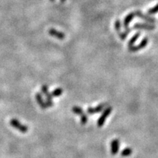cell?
Masks as SVG:
<instances>
[{"label": "cell", "instance_id": "cell-1", "mask_svg": "<svg viewBox=\"0 0 158 158\" xmlns=\"http://www.w3.org/2000/svg\"><path fill=\"white\" fill-rule=\"evenodd\" d=\"M10 125H11L12 127L15 128L17 130L20 131L21 132H23V133H25L28 131V127L26 125H23L21 122L19 120L16 119H13L10 121Z\"/></svg>", "mask_w": 158, "mask_h": 158}, {"label": "cell", "instance_id": "cell-18", "mask_svg": "<svg viewBox=\"0 0 158 158\" xmlns=\"http://www.w3.org/2000/svg\"><path fill=\"white\" fill-rule=\"evenodd\" d=\"M115 29H116V31L118 32V34L120 33V28H121V23H120V21L119 19L115 21Z\"/></svg>", "mask_w": 158, "mask_h": 158}, {"label": "cell", "instance_id": "cell-9", "mask_svg": "<svg viewBox=\"0 0 158 158\" xmlns=\"http://www.w3.org/2000/svg\"><path fill=\"white\" fill-rule=\"evenodd\" d=\"M135 12H132V13H129V14L128 15V16H126V17L125 18V19H124V27L125 28V29H128V26H129L130 23L131 21H132V19L135 18Z\"/></svg>", "mask_w": 158, "mask_h": 158}, {"label": "cell", "instance_id": "cell-10", "mask_svg": "<svg viewBox=\"0 0 158 158\" xmlns=\"http://www.w3.org/2000/svg\"><path fill=\"white\" fill-rule=\"evenodd\" d=\"M35 98H36L37 103H38V105H39L40 107L41 108H43V109L48 108V107H47V106H46V103H45V102L43 100V96L40 93V92L37 93L36 95H35Z\"/></svg>", "mask_w": 158, "mask_h": 158}, {"label": "cell", "instance_id": "cell-19", "mask_svg": "<svg viewBox=\"0 0 158 158\" xmlns=\"http://www.w3.org/2000/svg\"><path fill=\"white\" fill-rule=\"evenodd\" d=\"M65 1V0H61V2H64Z\"/></svg>", "mask_w": 158, "mask_h": 158}, {"label": "cell", "instance_id": "cell-6", "mask_svg": "<svg viewBox=\"0 0 158 158\" xmlns=\"http://www.w3.org/2000/svg\"><path fill=\"white\" fill-rule=\"evenodd\" d=\"M119 150V140L113 139L111 143V154L115 155L118 153Z\"/></svg>", "mask_w": 158, "mask_h": 158}, {"label": "cell", "instance_id": "cell-4", "mask_svg": "<svg viewBox=\"0 0 158 158\" xmlns=\"http://www.w3.org/2000/svg\"><path fill=\"white\" fill-rule=\"evenodd\" d=\"M106 106H107V104H106V103H101V104L98 105V106L95 108H91V107L88 108L86 111L87 113L90 115H92L95 114V113H100V112H101L102 111H103L105 108H106Z\"/></svg>", "mask_w": 158, "mask_h": 158}, {"label": "cell", "instance_id": "cell-20", "mask_svg": "<svg viewBox=\"0 0 158 158\" xmlns=\"http://www.w3.org/2000/svg\"><path fill=\"white\" fill-rule=\"evenodd\" d=\"M51 1H54V0H51Z\"/></svg>", "mask_w": 158, "mask_h": 158}, {"label": "cell", "instance_id": "cell-11", "mask_svg": "<svg viewBox=\"0 0 158 158\" xmlns=\"http://www.w3.org/2000/svg\"><path fill=\"white\" fill-rule=\"evenodd\" d=\"M48 32H49V34L51 36L54 37V38H58V39L62 40L65 38V35H64V33H62V32H59V31L56 30L55 29H51L48 31Z\"/></svg>", "mask_w": 158, "mask_h": 158}, {"label": "cell", "instance_id": "cell-8", "mask_svg": "<svg viewBox=\"0 0 158 158\" xmlns=\"http://www.w3.org/2000/svg\"><path fill=\"white\" fill-rule=\"evenodd\" d=\"M134 29H145V30H153L155 28L154 25L147 24V23H137L133 26Z\"/></svg>", "mask_w": 158, "mask_h": 158}, {"label": "cell", "instance_id": "cell-13", "mask_svg": "<svg viewBox=\"0 0 158 158\" xmlns=\"http://www.w3.org/2000/svg\"><path fill=\"white\" fill-rule=\"evenodd\" d=\"M132 153V149L130 148H126L124 150H122V152H121V155L123 156V157H128V156H130Z\"/></svg>", "mask_w": 158, "mask_h": 158}, {"label": "cell", "instance_id": "cell-7", "mask_svg": "<svg viewBox=\"0 0 158 158\" xmlns=\"http://www.w3.org/2000/svg\"><path fill=\"white\" fill-rule=\"evenodd\" d=\"M135 16H138L139 18H141V19H143V20L147 21V22H149V23H154V22L156 21L155 18L150 17V16H146V15H144V13H142L141 11H139V10L135 11Z\"/></svg>", "mask_w": 158, "mask_h": 158}, {"label": "cell", "instance_id": "cell-3", "mask_svg": "<svg viewBox=\"0 0 158 158\" xmlns=\"http://www.w3.org/2000/svg\"><path fill=\"white\" fill-rule=\"evenodd\" d=\"M112 110H113V108H112V107H110V106L104 109V111L103 112L100 117L99 118L98 120H97V126H98L99 128H101L102 126H103L107 117L112 112Z\"/></svg>", "mask_w": 158, "mask_h": 158}, {"label": "cell", "instance_id": "cell-12", "mask_svg": "<svg viewBox=\"0 0 158 158\" xmlns=\"http://www.w3.org/2000/svg\"><path fill=\"white\" fill-rule=\"evenodd\" d=\"M140 35H141V33H140V32H137V33H135V35H133V37H132V38H131L129 42H128V46L129 47L132 46V45H133V44L135 43L136 42L137 40L138 39V38L140 37Z\"/></svg>", "mask_w": 158, "mask_h": 158}, {"label": "cell", "instance_id": "cell-14", "mask_svg": "<svg viewBox=\"0 0 158 158\" xmlns=\"http://www.w3.org/2000/svg\"><path fill=\"white\" fill-rule=\"evenodd\" d=\"M62 92H63L62 89L57 88V89H56L54 90V91H52V92H51V95H52L53 97H60V96H61L62 94Z\"/></svg>", "mask_w": 158, "mask_h": 158}, {"label": "cell", "instance_id": "cell-16", "mask_svg": "<svg viewBox=\"0 0 158 158\" xmlns=\"http://www.w3.org/2000/svg\"><path fill=\"white\" fill-rule=\"evenodd\" d=\"M87 122H88V117H87L86 114L84 113L81 115V125H86Z\"/></svg>", "mask_w": 158, "mask_h": 158}, {"label": "cell", "instance_id": "cell-15", "mask_svg": "<svg viewBox=\"0 0 158 158\" xmlns=\"http://www.w3.org/2000/svg\"><path fill=\"white\" fill-rule=\"evenodd\" d=\"M72 111H73V112L75 114L80 115V116L84 113V110H83L81 107H79V106H74V107H73V108H72Z\"/></svg>", "mask_w": 158, "mask_h": 158}, {"label": "cell", "instance_id": "cell-5", "mask_svg": "<svg viewBox=\"0 0 158 158\" xmlns=\"http://www.w3.org/2000/svg\"><path fill=\"white\" fill-rule=\"evenodd\" d=\"M148 40L149 39L147 38H144V39L142 40V41H141L138 45H136V46H133V45H132V46L129 47V51H130V52H135V51H139V50L143 49V48H145L147 45Z\"/></svg>", "mask_w": 158, "mask_h": 158}, {"label": "cell", "instance_id": "cell-17", "mask_svg": "<svg viewBox=\"0 0 158 158\" xmlns=\"http://www.w3.org/2000/svg\"><path fill=\"white\" fill-rule=\"evenodd\" d=\"M157 13H158V4H156L154 7H152L148 10V13L150 15L155 14Z\"/></svg>", "mask_w": 158, "mask_h": 158}, {"label": "cell", "instance_id": "cell-2", "mask_svg": "<svg viewBox=\"0 0 158 158\" xmlns=\"http://www.w3.org/2000/svg\"><path fill=\"white\" fill-rule=\"evenodd\" d=\"M41 90H42V92L44 95L45 96V98H46V101H45V103H46L47 107H52L54 106V103L52 101L53 97L51 95V93L49 92L48 91V86L46 85L43 86L42 88H41Z\"/></svg>", "mask_w": 158, "mask_h": 158}]
</instances>
